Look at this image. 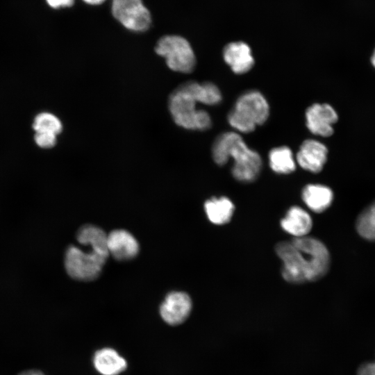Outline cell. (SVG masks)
I'll return each instance as SVG.
<instances>
[{"label": "cell", "mask_w": 375, "mask_h": 375, "mask_svg": "<svg viewBox=\"0 0 375 375\" xmlns=\"http://www.w3.org/2000/svg\"><path fill=\"white\" fill-rule=\"evenodd\" d=\"M327 155L328 149L324 144L315 140H306L297 152V161L305 170L318 173L323 169Z\"/></svg>", "instance_id": "cell-11"}, {"label": "cell", "mask_w": 375, "mask_h": 375, "mask_svg": "<svg viewBox=\"0 0 375 375\" xmlns=\"http://www.w3.org/2000/svg\"><path fill=\"white\" fill-rule=\"evenodd\" d=\"M270 167L278 174H290L295 169L292 152L288 147L272 149L269 153Z\"/></svg>", "instance_id": "cell-19"}, {"label": "cell", "mask_w": 375, "mask_h": 375, "mask_svg": "<svg viewBox=\"0 0 375 375\" xmlns=\"http://www.w3.org/2000/svg\"><path fill=\"white\" fill-rule=\"evenodd\" d=\"M83 3L90 6H99L106 0H81Z\"/></svg>", "instance_id": "cell-26"}, {"label": "cell", "mask_w": 375, "mask_h": 375, "mask_svg": "<svg viewBox=\"0 0 375 375\" xmlns=\"http://www.w3.org/2000/svg\"><path fill=\"white\" fill-rule=\"evenodd\" d=\"M18 375H45V374L38 369H28V370L22 372Z\"/></svg>", "instance_id": "cell-25"}, {"label": "cell", "mask_w": 375, "mask_h": 375, "mask_svg": "<svg viewBox=\"0 0 375 375\" xmlns=\"http://www.w3.org/2000/svg\"><path fill=\"white\" fill-rule=\"evenodd\" d=\"M276 253L283 262L282 276L289 283L317 281L329 269V252L323 242L314 238L304 236L278 242Z\"/></svg>", "instance_id": "cell-1"}, {"label": "cell", "mask_w": 375, "mask_h": 375, "mask_svg": "<svg viewBox=\"0 0 375 375\" xmlns=\"http://www.w3.org/2000/svg\"><path fill=\"white\" fill-rule=\"evenodd\" d=\"M156 53L165 59L167 65L172 71L190 73L194 69L196 58L190 42L177 35L161 37L155 47Z\"/></svg>", "instance_id": "cell-5"}, {"label": "cell", "mask_w": 375, "mask_h": 375, "mask_svg": "<svg viewBox=\"0 0 375 375\" xmlns=\"http://www.w3.org/2000/svg\"><path fill=\"white\" fill-rule=\"evenodd\" d=\"M33 128L35 132L57 135L62 131V125L60 120L55 115L44 112L36 115Z\"/></svg>", "instance_id": "cell-21"}, {"label": "cell", "mask_w": 375, "mask_h": 375, "mask_svg": "<svg viewBox=\"0 0 375 375\" xmlns=\"http://www.w3.org/2000/svg\"><path fill=\"white\" fill-rule=\"evenodd\" d=\"M192 303L190 296L183 292L169 293L160 306L162 320L169 326H178L188 318Z\"/></svg>", "instance_id": "cell-8"}, {"label": "cell", "mask_w": 375, "mask_h": 375, "mask_svg": "<svg viewBox=\"0 0 375 375\" xmlns=\"http://www.w3.org/2000/svg\"><path fill=\"white\" fill-rule=\"evenodd\" d=\"M223 57L232 71L238 74L249 72L254 65L251 48L243 42L228 44L223 50Z\"/></svg>", "instance_id": "cell-12"}, {"label": "cell", "mask_w": 375, "mask_h": 375, "mask_svg": "<svg viewBox=\"0 0 375 375\" xmlns=\"http://www.w3.org/2000/svg\"><path fill=\"white\" fill-rule=\"evenodd\" d=\"M312 224L309 214L298 206L291 207L281 221L283 229L295 238L306 236L310 232Z\"/></svg>", "instance_id": "cell-14"}, {"label": "cell", "mask_w": 375, "mask_h": 375, "mask_svg": "<svg viewBox=\"0 0 375 375\" xmlns=\"http://www.w3.org/2000/svg\"><path fill=\"white\" fill-rule=\"evenodd\" d=\"M269 115V104L264 96L256 90L242 94L229 112L228 120L235 130L242 133L253 131L264 124Z\"/></svg>", "instance_id": "cell-3"}, {"label": "cell", "mask_w": 375, "mask_h": 375, "mask_svg": "<svg viewBox=\"0 0 375 375\" xmlns=\"http://www.w3.org/2000/svg\"><path fill=\"white\" fill-rule=\"evenodd\" d=\"M111 12L119 23L133 32H144L151 25V12L142 0H112Z\"/></svg>", "instance_id": "cell-7"}, {"label": "cell", "mask_w": 375, "mask_h": 375, "mask_svg": "<svg viewBox=\"0 0 375 375\" xmlns=\"http://www.w3.org/2000/svg\"><path fill=\"white\" fill-rule=\"evenodd\" d=\"M92 360L95 369L101 375H119L128 367L126 359L109 347L95 351Z\"/></svg>", "instance_id": "cell-13"}, {"label": "cell", "mask_w": 375, "mask_h": 375, "mask_svg": "<svg viewBox=\"0 0 375 375\" xmlns=\"http://www.w3.org/2000/svg\"><path fill=\"white\" fill-rule=\"evenodd\" d=\"M302 199L312 211L322 212L331 204L333 194L328 187L319 184H310L303 190Z\"/></svg>", "instance_id": "cell-16"}, {"label": "cell", "mask_w": 375, "mask_h": 375, "mask_svg": "<svg viewBox=\"0 0 375 375\" xmlns=\"http://www.w3.org/2000/svg\"><path fill=\"white\" fill-rule=\"evenodd\" d=\"M371 62H372V65L375 68V49L374 50V52H373L372 56L371 57Z\"/></svg>", "instance_id": "cell-27"}, {"label": "cell", "mask_w": 375, "mask_h": 375, "mask_svg": "<svg viewBox=\"0 0 375 375\" xmlns=\"http://www.w3.org/2000/svg\"><path fill=\"white\" fill-rule=\"evenodd\" d=\"M178 88L188 94L197 103L212 106L219 103L222 100L219 88L210 82L199 83L196 81H188Z\"/></svg>", "instance_id": "cell-15"}, {"label": "cell", "mask_w": 375, "mask_h": 375, "mask_svg": "<svg viewBox=\"0 0 375 375\" xmlns=\"http://www.w3.org/2000/svg\"><path fill=\"white\" fill-rule=\"evenodd\" d=\"M77 241L82 245L88 246L91 250L108 257L107 234L99 227L87 224L79 228Z\"/></svg>", "instance_id": "cell-17"}, {"label": "cell", "mask_w": 375, "mask_h": 375, "mask_svg": "<svg viewBox=\"0 0 375 375\" xmlns=\"http://www.w3.org/2000/svg\"><path fill=\"white\" fill-rule=\"evenodd\" d=\"M356 226L361 237L368 240H375V202L359 215Z\"/></svg>", "instance_id": "cell-20"}, {"label": "cell", "mask_w": 375, "mask_h": 375, "mask_svg": "<svg viewBox=\"0 0 375 375\" xmlns=\"http://www.w3.org/2000/svg\"><path fill=\"white\" fill-rule=\"evenodd\" d=\"M107 247L109 255L120 261L133 259L139 252L137 240L123 229L114 230L107 235Z\"/></svg>", "instance_id": "cell-10"}, {"label": "cell", "mask_w": 375, "mask_h": 375, "mask_svg": "<svg viewBox=\"0 0 375 375\" xmlns=\"http://www.w3.org/2000/svg\"><path fill=\"white\" fill-rule=\"evenodd\" d=\"M306 126L315 135L323 137L333 133V125L338 121V116L335 109L328 103H315L306 112Z\"/></svg>", "instance_id": "cell-9"}, {"label": "cell", "mask_w": 375, "mask_h": 375, "mask_svg": "<svg viewBox=\"0 0 375 375\" xmlns=\"http://www.w3.org/2000/svg\"><path fill=\"white\" fill-rule=\"evenodd\" d=\"M212 153L215 162L219 165H225L229 158L234 160L231 172L238 181H253L260 172V155L249 148L237 133L227 132L218 136L212 145Z\"/></svg>", "instance_id": "cell-2"}, {"label": "cell", "mask_w": 375, "mask_h": 375, "mask_svg": "<svg viewBox=\"0 0 375 375\" xmlns=\"http://www.w3.org/2000/svg\"><path fill=\"white\" fill-rule=\"evenodd\" d=\"M107 258L91 249L86 252L78 247L71 245L65 253V267L67 273L72 278L90 281L99 276Z\"/></svg>", "instance_id": "cell-6"}, {"label": "cell", "mask_w": 375, "mask_h": 375, "mask_svg": "<svg viewBox=\"0 0 375 375\" xmlns=\"http://www.w3.org/2000/svg\"><path fill=\"white\" fill-rule=\"evenodd\" d=\"M45 5L50 9L58 10L72 8L76 0H43Z\"/></svg>", "instance_id": "cell-23"}, {"label": "cell", "mask_w": 375, "mask_h": 375, "mask_svg": "<svg viewBox=\"0 0 375 375\" xmlns=\"http://www.w3.org/2000/svg\"><path fill=\"white\" fill-rule=\"evenodd\" d=\"M56 136L54 134L35 132L34 140L40 147L51 148L56 143Z\"/></svg>", "instance_id": "cell-22"}, {"label": "cell", "mask_w": 375, "mask_h": 375, "mask_svg": "<svg viewBox=\"0 0 375 375\" xmlns=\"http://www.w3.org/2000/svg\"><path fill=\"white\" fill-rule=\"evenodd\" d=\"M357 375H375V362L361 365L358 369Z\"/></svg>", "instance_id": "cell-24"}, {"label": "cell", "mask_w": 375, "mask_h": 375, "mask_svg": "<svg viewBox=\"0 0 375 375\" xmlns=\"http://www.w3.org/2000/svg\"><path fill=\"white\" fill-rule=\"evenodd\" d=\"M205 211L208 219L215 224L228 223L233 214L234 205L226 197L212 198L206 201Z\"/></svg>", "instance_id": "cell-18"}, {"label": "cell", "mask_w": 375, "mask_h": 375, "mask_svg": "<svg viewBox=\"0 0 375 375\" xmlns=\"http://www.w3.org/2000/svg\"><path fill=\"white\" fill-rule=\"evenodd\" d=\"M197 102L178 87L168 99V108L174 122L185 129L204 131L211 126V118L203 110H197Z\"/></svg>", "instance_id": "cell-4"}]
</instances>
